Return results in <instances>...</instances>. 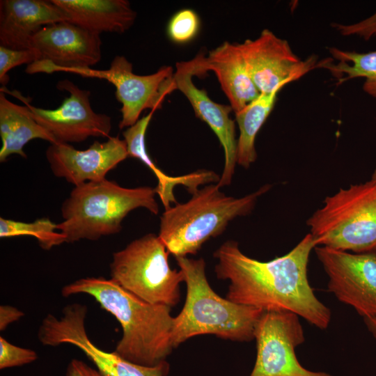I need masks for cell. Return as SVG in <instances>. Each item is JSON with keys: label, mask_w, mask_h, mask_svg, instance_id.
I'll list each match as a JSON object with an SVG mask.
<instances>
[{"label": "cell", "mask_w": 376, "mask_h": 376, "mask_svg": "<svg viewBox=\"0 0 376 376\" xmlns=\"http://www.w3.org/2000/svg\"><path fill=\"white\" fill-rule=\"evenodd\" d=\"M327 290L361 316L376 318V252L354 253L315 246Z\"/></svg>", "instance_id": "cell-11"}, {"label": "cell", "mask_w": 376, "mask_h": 376, "mask_svg": "<svg viewBox=\"0 0 376 376\" xmlns=\"http://www.w3.org/2000/svg\"><path fill=\"white\" fill-rule=\"evenodd\" d=\"M202 53L188 61L176 63L174 83L177 90L190 102L196 116L205 122L217 136L224 151V167L217 185L220 187L231 183L237 164V140L235 121L230 118V105L214 102L204 89L192 81L194 76L205 74L201 68Z\"/></svg>", "instance_id": "cell-15"}, {"label": "cell", "mask_w": 376, "mask_h": 376, "mask_svg": "<svg viewBox=\"0 0 376 376\" xmlns=\"http://www.w3.org/2000/svg\"><path fill=\"white\" fill-rule=\"evenodd\" d=\"M65 21L67 15L52 0H1L0 45L12 49H29L31 38L42 27Z\"/></svg>", "instance_id": "cell-17"}, {"label": "cell", "mask_w": 376, "mask_h": 376, "mask_svg": "<svg viewBox=\"0 0 376 376\" xmlns=\"http://www.w3.org/2000/svg\"><path fill=\"white\" fill-rule=\"evenodd\" d=\"M329 51L338 62L334 64L329 59L324 60L318 62L317 68L327 69L338 78L339 84L354 78H365L363 90L376 98V50L361 53L330 47Z\"/></svg>", "instance_id": "cell-22"}, {"label": "cell", "mask_w": 376, "mask_h": 376, "mask_svg": "<svg viewBox=\"0 0 376 376\" xmlns=\"http://www.w3.org/2000/svg\"><path fill=\"white\" fill-rule=\"evenodd\" d=\"M249 75L260 93L283 88L317 68L315 56L300 59L287 40L264 29L254 40L237 43Z\"/></svg>", "instance_id": "cell-14"}, {"label": "cell", "mask_w": 376, "mask_h": 376, "mask_svg": "<svg viewBox=\"0 0 376 376\" xmlns=\"http://www.w3.org/2000/svg\"><path fill=\"white\" fill-rule=\"evenodd\" d=\"M175 258L184 274L186 298L182 309L173 317V347L198 335L239 342L254 339L256 325L264 311L217 294L207 281L203 258Z\"/></svg>", "instance_id": "cell-3"}, {"label": "cell", "mask_w": 376, "mask_h": 376, "mask_svg": "<svg viewBox=\"0 0 376 376\" xmlns=\"http://www.w3.org/2000/svg\"><path fill=\"white\" fill-rule=\"evenodd\" d=\"M220 188L217 183L207 185L186 203L165 209L158 236L169 253L175 257L196 254L207 240L223 233L231 221L249 214L271 185L240 198L227 196Z\"/></svg>", "instance_id": "cell-4"}, {"label": "cell", "mask_w": 376, "mask_h": 376, "mask_svg": "<svg viewBox=\"0 0 376 376\" xmlns=\"http://www.w3.org/2000/svg\"><path fill=\"white\" fill-rule=\"evenodd\" d=\"M155 188H126L104 179L75 186L61 207L63 221L57 224L65 242L96 240L119 233L124 218L132 210L144 207L159 212Z\"/></svg>", "instance_id": "cell-5"}, {"label": "cell", "mask_w": 376, "mask_h": 376, "mask_svg": "<svg viewBox=\"0 0 376 376\" xmlns=\"http://www.w3.org/2000/svg\"><path fill=\"white\" fill-rule=\"evenodd\" d=\"M86 306H66L60 318L49 314L42 321L38 337L43 345L57 346L64 343L79 348L103 376H166L169 371L166 361L155 366H146L129 361L114 351L106 352L88 338L85 328Z\"/></svg>", "instance_id": "cell-9"}, {"label": "cell", "mask_w": 376, "mask_h": 376, "mask_svg": "<svg viewBox=\"0 0 376 376\" xmlns=\"http://www.w3.org/2000/svg\"><path fill=\"white\" fill-rule=\"evenodd\" d=\"M334 27L343 36L357 35L368 40L376 36V13L359 23L351 25L334 24Z\"/></svg>", "instance_id": "cell-28"}, {"label": "cell", "mask_w": 376, "mask_h": 376, "mask_svg": "<svg viewBox=\"0 0 376 376\" xmlns=\"http://www.w3.org/2000/svg\"><path fill=\"white\" fill-rule=\"evenodd\" d=\"M315 246L308 233L286 254L263 262L242 253L237 242L228 240L214 253V271L218 279L229 281L228 299L264 312H292L326 329L331 311L315 296L308 279L309 256Z\"/></svg>", "instance_id": "cell-1"}, {"label": "cell", "mask_w": 376, "mask_h": 376, "mask_svg": "<svg viewBox=\"0 0 376 376\" xmlns=\"http://www.w3.org/2000/svg\"><path fill=\"white\" fill-rule=\"evenodd\" d=\"M363 322L369 332L376 339V318H364Z\"/></svg>", "instance_id": "cell-31"}, {"label": "cell", "mask_w": 376, "mask_h": 376, "mask_svg": "<svg viewBox=\"0 0 376 376\" xmlns=\"http://www.w3.org/2000/svg\"><path fill=\"white\" fill-rule=\"evenodd\" d=\"M154 112L150 111L123 133L128 157L136 158L145 165L152 160L146 150L145 136Z\"/></svg>", "instance_id": "cell-25"}, {"label": "cell", "mask_w": 376, "mask_h": 376, "mask_svg": "<svg viewBox=\"0 0 376 376\" xmlns=\"http://www.w3.org/2000/svg\"><path fill=\"white\" fill-rule=\"evenodd\" d=\"M0 136L1 162L15 154L26 158L24 148L33 139L55 143L52 135L35 120L28 107L13 103L3 91L0 92Z\"/></svg>", "instance_id": "cell-20"}, {"label": "cell", "mask_w": 376, "mask_h": 376, "mask_svg": "<svg viewBox=\"0 0 376 376\" xmlns=\"http://www.w3.org/2000/svg\"><path fill=\"white\" fill-rule=\"evenodd\" d=\"M205 74L215 73L235 113L244 108L260 94L248 71L237 43L223 42L202 57Z\"/></svg>", "instance_id": "cell-18"}, {"label": "cell", "mask_w": 376, "mask_h": 376, "mask_svg": "<svg viewBox=\"0 0 376 376\" xmlns=\"http://www.w3.org/2000/svg\"><path fill=\"white\" fill-rule=\"evenodd\" d=\"M61 293L88 295L117 319L123 336L114 352L125 359L155 366L166 361L173 350L171 307L147 302L104 277L79 279L65 285Z\"/></svg>", "instance_id": "cell-2"}, {"label": "cell", "mask_w": 376, "mask_h": 376, "mask_svg": "<svg viewBox=\"0 0 376 376\" xmlns=\"http://www.w3.org/2000/svg\"><path fill=\"white\" fill-rule=\"evenodd\" d=\"M24 313L10 305L0 306V330H5L11 323L23 317Z\"/></svg>", "instance_id": "cell-30"}, {"label": "cell", "mask_w": 376, "mask_h": 376, "mask_svg": "<svg viewBox=\"0 0 376 376\" xmlns=\"http://www.w3.org/2000/svg\"><path fill=\"white\" fill-rule=\"evenodd\" d=\"M256 359L249 376H332L304 367L296 347L305 341L299 316L288 311L263 312L254 331Z\"/></svg>", "instance_id": "cell-10"}, {"label": "cell", "mask_w": 376, "mask_h": 376, "mask_svg": "<svg viewBox=\"0 0 376 376\" xmlns=\"http://www.w3.org/2000/svg\"><path fill=\"white\" fill-rule=\"evenodd\" d=\"M371 180H373L376 183V168L372 174Z\"/></svg>", "instance_id": "cell-32"}, {"label": "cell", "mask_w": 376, "mask_h": 376, "mask_svg": "<svg viewBox=\"0 0 376 376\" xmlns=\"http://www.w3.org/2000/svg\"><path fill=\"white\" fill-rule=\"evenodd\" d=\"M37 359L35 351L16 346L0 337V369L28 364Z\"/></svg>", "instance_id": "cell-27"}, {"label": "cell", "mask_w": 376, "mask_h": 376, "mask_svg": "<svg viewBox=\"0 0 376 376\" xmlns=\"http://www.w3.org/2000/svg\"><path fill=\"white\" fill-rule=\"evenodd\" d=\"M316 246L354 253L376 251V183L340 188L307 219Z\"/></svg>", "instance_id": "cell-6"}, {"label": "cell", "mask_w": 376, "mask_h": 376, "mask_svg": "<svg viewBox=\"0 0 376 376\" xmlns=\"http://www.w3.org/2000/svg\"><path fill=\"white\" fill-rule=\"evenodd\" d=\"M40 54L33 48L12 49L0 45V83L4 88L9 82L8 72L23 64L27 65L38 61Z\"/></svg>", "instance_id": "cell-26"}, {"label": "cell", "mask_w": 376, "mask_h": 376, "mask_svg": "<svg viewBox=\"0 0 376 376\" xmlns=\"http://www.w3.org/2000/svg\"><path fill=\"white\" fill-rule=\"evenodd\" d=\"M375 252H376V251H375Z\"/></svg>", "instance_id": "cell-33"}, {"label": "cell", "mask_w": 376, "mask_h": 376, "mask_svg": "<svg viewBox=\"0 0 376 376\" xmlns=\"http://www.w3.org/2000/svg\"><path fill=\"white\" fill-rule=\"evenodd\" d=\"M56 88L69 93L56 109L39 108L23 100L35 120L52 135L55 143H80L89 137L109 136L111 117L93 111L89 91L81 89L69 79L58 81Z\"/></svg>", "instance_id": "cell-13"}, {"label": "cell", "mask_w": 376, "mask_h": 376, "mask_svg": "<svg viewBox=\"0 0 376 376\" xmlns=\"http://www.w3.org/2000/svg\"><path fill=\"white\" fill-rule=\"evenodd\" d=\"M100 35L68 21L47 25L31 39L30 48L38 52L40 59L27 65L25 71L50 74L91 68L102 58Z\"/></svg>", "instance_id": "cell-12"}, {"label": "cell", "mask_w": 376, "mask_h": 376, "mask_svg": "<svg viewBox=\"0 0 376 376\" xmlns=\"http://www.w3.org/2000/svg\"><path fill=\"white\" fill-rule=\"evenodd\" d=\"M66 376H103L83 361L75 359L70 361L67 368Z\"/></svg>", "instance_id": "cell-29"}, {"label": "cell", "mask_w": 376, "mask_h": 376, "mask_svg": "<svg viewBox=\"0 0 376 376\" xmlns=\"http://www.w3.org/2000/svg\"><path fill=\"white\" fill-rule=\"evenodd\" d=\"M52 1L65 13L68 22L98 34L124 33L137 15L127 0Z\"/></svg>", "instance_id": "cell-19"}, {"label": "cell", "mask_w": 376, "mask_h": 376, "mask_svg": "<svg viewBox=\"0 0 376 376\" xmlns=\"http://www.w3.org/2000/svg\"><path fill=\"white\" fill-rule=\"evenodd\" d=\"M169 254L158 235L147 234L113 254L111 279L147 302L175 306L185 277L180 269L171 268Z\"/></svg>", "instance_id": "cell-7"}, {"label": "cell", "mask_w": 376, "mask_h": 376, "mask_svg": "<svg viewBox=\"0 0 376 376\" xmlns=\"http://www.w3.org/2000/svg\"><path fill=\"white\" fill-rule=\"evenodd\" d=\"M281 88L260 93L257 98L235 113L240 134L237 140V164L248 169L256 162V138L272 112Z\"/></svg>", "instance_id": "cell-21"}, {"label": "cell", "mask_w": 376, "mask_h": 376, "mask_svg": "<svg viewBox=\"0 0 376 376\" xmlns=\"http://www.w3.org/2000/svg\"><path fill=\"white\" fill-rule=\"evenodd\" d=\"M127 157L126 143L118 136L104 142L95 141L84 150L65 143H50L46 150L54 175L75 186L106 179L107 173Z\"/></svg>", "instance_id": "cell-16"}, {"label": "cell", "mask_w": 376, "mask_h": 376, "mask_svg": "<svg viewBox=\"0 0 376 376\" xmlns=\"http://www.w3.org/2000/svg\"><path fill=\"white\" fill-rule=\"evenodd\" d=\"M201 19L192 9L183 8L174 13L166 26L169 40L178 45L187 44L194 40L199 33Z\"/></svg>", "instance_id": "cell-24"}, {"label": "cell", "mask_w": 376, "mask_h": 376, "mask_svg": "<svg viewBox=\"0 0 376 376\" xmlns=\"http://www.w3.org/2000/svg\"><path fill=\"white\" fill-rule=\"evenodd\" d=\"M57 224L48 218H42L33 222H23L0 218V237L1 238L18 236H33L40 246L49 250L54 246L65 242V237L57 232Z\"/></svg>", "instance_id": "cell-23"}, {"label": "cell", "mask_w": 376, "mask_h": 376, "mask_svg": "<svg viewBox=\"0 0 376 376\" xmlns=\"http://www.w3.org/2000/svg\"><path fill=\"white\" fill-rule=\"evenodd\" d=\"M62 72L105 79L112 84L116 88V97L122 104L120 129L135 124L144 110L160 109L164 97L176 90L172 67L163 66L153 74L139 75L133 72L132 64L123 56H115L107 70L85 68Z\"/></svg>", "instance_id": "cell-8"}]
</instances>
